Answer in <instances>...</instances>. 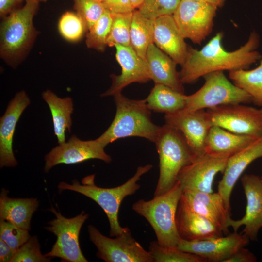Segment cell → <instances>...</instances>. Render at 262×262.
Returning a JSON list of instances; mask_svg holds the SVG:
<instances>
[{
  "mask_svg": "<svg viewBox=\"0 0 262 262\" xmlns=\"http://www.w3.org/2000/svg\"><path fill=\"white\" fill-rule=\"evenodd\" d=\"M223 33H217L201 49L188 46L187 53L179 72L182 84H191L211 72L246 69L262 56L257 50L260 36L252 31L245 44L238 49L228 51L222 45Z\"/></svg>",
  "mask_w": 262,
  "mask_h": 262,
  "instance_id": "1",
  "label": "cell"
},
{
  "mask_svg": "<svg viewBox=\"0 0 262 262\" xmlns=\"http://www.w3.org/2000/svg\"><path fill=\"white\" fill-rule=\"evenodd\" d=\"M152 165L147 164L137 167L134 175L126 182L117 187L102 188L95 183V175L83 178L80 183L77 180L72 184L61 182L58 188L61 190H70L82 194L96 202L104 211L110 224V236H117L125 231L127 227H122L119 222V208L123 199L134 194L140 188L137 182L141 177L148 172Z\"/></svg>",
  "mask_w": 262,
  "mask_h": 262,
  "instance_id": "2",
  "label": "cell"
},
{
  "mask_svg": "<svg viewBox=\"0 0 262 262\" xmlns=\"http://www.w3.org/2000/svg\"><path fill=\"white\" fill-rule=\"evenodd\" d=\"M116 110L110 126L97 140L104 147L121 138L140 137L154 143L161 127L151 119L145 99H129L118 93L114 96Z\"/></svg>",
  "mask_w": 262,
  "mask_h": 262,
  "instance_id": "3",
  "label": "cell"
},
{
  "mask_svg": "<svg viewBox=\"0 0 262 262\" xmlns=\"http://www.w3.org/2000/svg\"><path fill=\"white\" fill-rule=\"evenodd\" d=\"M182 189L180 182L165 193L149 200L140 199L132 205L133 210L144 217L153 228L158 244L167 247H177L181 239L176 216Z\"/></svg>",
  "mask_w": 262,
  "mask_h": 262,
  "instance_id": "4",
  "label": "cell"
},
{
  "mask_svg": "<svg viewBox=\"0 0 262 262\" xmlns=\"http://www.w3.org/2000/svg\"><path fill=\"white\" fill-rule=\"evenodd\" d=\"M159 157V177L154 196L169 191L178 180L180 171L196 160L181 133L165 124L155 140Z\"/></svg>",
  "mask_w": 262,
  "mask_h": 262,
  "instance_id": "5",
  "label": "cell"
},
{
  "mask_svg": "<svg viewBox=\"0 0 262 262\" xmlns=\"http://www.w3.org/2000/svg\"><path fill=\"white\" fill-rule=\"evenodd\" d=\"M39 2L26 0L22 7L13 10L1 24L0 56L11 65L21 58L35 38L33 19Z\"/></svg>",
  "mask_w": 262,
  "mask_h": 262,
  "instance_id": "6",
  "label": "cell"
},
{
  "mask_svg": "<svg viewBox=\"0 0 262 262\" xmlns=\"http://www.w3.org/2000/svg\"><path fill=\"white\" fill-rule=\"evenodd\" d=\"M203 86L195 93L185 95L183 110L196 111L234 104L251 102L249 95L231 83L222 71L209 73L203 77Z\"/></svg>",
  "mask_w": 262,
  "mask_h": 262,
  "instance_id": "7",
  "label": "cell"
},
{
  "mask_svg": "<svg viewBox=\"0 0 262 262\" xmlns=\"http://www.w3.org/2000/svg\"><path fill=\"white\" fill-rule=\"evenodd\" d=\"M55 218L48 222L45 229L56 236V241L51 250L45 255L48 257H58L68 262H87L81 250L79 235L82 226L89 215L82 211L78 215L66 218L51 207L49 209Z\"/></svg>",
  "mask_w": 262,
  "mask_h": 262,
  "instance_id": "8",
  "label": "cell"
},
{
  "mask_svg": "<svg viewBox=\"0 0 262 262\" xmlns=\"http://www.w3.org/2000/svg\"><path fill=\"white\" fill-rule=\"evenodd\" d=\"M88 231L91 241L98 249L97 256L106 262H153L147 251L127 229L115 238L103 235L95 226L90 225Z\"/></svg>",
  "mask_w": 262,
  "mask_h": 262,
  "instance_id": "9",
  "label": "cell"
},
{
  "mask_svg": "<svg viewBox=\"0 0 262 262\" xmlns=\"http://www.w3.org/2000/svg\"><path fill=\"white\" fill-rule=\"evenodd\" d=\"M206 111L212 126L257 138L262 135V108L234 104L214 107Z\"/></svg>",
  "mask_w": 262,
  "mask_h": 262,
  "instance_id": "10",
  "label": "cell"
},
{
  "mask_svg": "<svg viewBox=\"0 0 262 262\" xmlns=\"http://www.w3.org/2000/svg\"><path fill=\"white\" fill-rule=\"evenodd\" d=\"M217 9L207 3L181 0L173 16L183 37L200 44L212 31Z\"/></svg>",
  "mask_w": 262,
  "mask_h": 262,
  "instance_id": "11",
  "label": "cell"
},
{
  "mask_svg": "<svg viewBox=\"0 0 262 262\" xmlns=\"http://www.w3.org/2000/svg\"><path fill=\"white\" fill-rule=\"evenodd\" d=\"M164 120L166 124L175 128L181 133L196 160L206 154L205 140L212 126L205 109L196 111L182 109L166 114Z\"/></svg>",
  "mask_w": 262,
  "mask_h": 262,
  "instance_id": "12",
  "label": "cell"
},
{
  "mask_svg": "<svg viewBox=\"0 0 262 262\" xmlns=\"http://www.w3.org/2000/svg\"><path fill=\"white\" fill-rule=\"evenodd\" d=\"M104 148L97 139L83 141L72 135L67 142L59 144L45 156L44 172L59 164H75L93 159L109 163L112 159Z\"/></svg>",
  "mask_w": 262,
  "mask_h": 262,
  "instance_id": "13",
  "label": "cell"
},
{
  "mask_svg": "<svg viewBox=\"0 0 262 262\" xmlns=\"http://www.w3.org/2000/svg\"><path fill=\"white\" fill-rule=\"evenodd\" d=\"M249 240L244 233L234 231L226 236L201 241H188L181 239L177 248L200 256L208 262H224L239 249L248 245Z\"/></svg>",
  "mask_w": 262,
  "mask_h": 262,
  "instance_id": "14",
  "label": "cell"
},
{
  "mask_svg": "<svg viewBox=\"0 0 262 262\" xmlns=\"http://www.w3.org/2000/svg\"><path fill=\"white\" fill-rule=\"evenodd\" d=\"M246 199V206L244 216L235 220L230 219L229 227L237 231L242 226L243 233L250 240L257 241L259 230L262 228V182L261 178L253 174H245L241 179Z\"/></svg>",
  "mask_w": 262,
  "mask_h": 262,
  "instance_id": "15",
  "label": "cell"
},
{
  "mask_svg": "<svg viewBox=\"0 0 262 262\" xmlns=\"http://www.w3.org/2000/svg\"><path fill=\"white\" fill-rule=\"evenodd\" d=\"M228 159L205 154L184 167L178 176L182 191L213 193L214 177L219 172L223 173Z\"/></svg>",
  "mask_w": 262,
  "mask_h": 262,
  "instance_id": "16",
  "label": "cell"
},
{
  "mask_svg": "<svg viewBox=\"0 0 262 262\" xmlns=\"http://www.w3.org/2000/svg\"><path fill=\"white\" fill-rule=\"evenodd\" d=\"M115 47V57L121 67V72L119 75L110 76L111 86L101 94L102 97L114 96L132 83H146L151 80L147 61L139 56L131 46L116 45Z\"/></svg>",
  "mask_w": 262,
  "mask_h": 262,
  "instance_id": "17",
  "label": "cell"
},
{
  "mask_svg": "<svg viewBox=\"0 0 262 262\" xmlns=\"http://www.w3.org/2000/svg\"><path fill=\"white\" fill-rule=\"evenodd\" d=\"M30 103L26 93L22 90L9 102L0 120V166L12 167L17 164L13 150V140L17 122Z\"/></svg>",
  "mask_w": 262,
  "mask_h": 262,
  "instance_id": "18",
  "label": "cell"
},
{
  "mask_svg": "<svg viewBox=\"0 0 262 262\" xmlns=\"http://www.w3.org/2000/svg\"><path fill=\"white\" fill-rule=\"evenodd\" d=\"M180 201L219 228L225 235L230 233L229 222L231 218L230 210L218 192L182 191Z\"/></svg>",
  "mask_w": 262,
  "mask_h": 262,
  "instance_id": "19",
  "label": "cell"
},
{
  "mask_svg": "<svg viewBox=\"0 0 262 262\" xmlns=\"http://www.w3.org/2000/svg\"><path fill=\"white\" fill-rule=\"evenodd\" d=\"M262 157V135L243 149L228 159L222 179L218 184V193L227 207L231 210L230 197L233 187L247 167Z\"/></svg>",
  "mask_w": 262,
  "mask_h": 262,
  "instance_id": "20",
  "label": "cell"
},
{
  "mask_svg": "<svg viewBox=\"0 0 262 262\" xmlns=\"http://www.w3.org/2000/svg\"><path fill=\"white\" fill-rule=\"evenodd\" d=\"M184 39L173 15L162 16L154 20L153 43L181 66L185 60L188 46Z\"/></svg>",
  "mask_w": 262,
  "mask_h": 262,
  "instance_id": "21",
  "label": "cell"
},
{
  "mask_svg": "<svg viewBox=\"0 0 262 262\" xmlns=\"http://www.w3.org/2000/svg\"><path fill=\"white\" fill-rule=\"evenodd\" d=\"M176 225L181 239L201 241L222 236L223 231L208 219L179 201L176 216Z\"/></svg>",
  "mask_w": 262,
  "mask_h": 262,
  "instance_id": "22",
  "label": "cell"
},
{
  "mask_svg": "<svg viewBox=\"0 0 262 262\" xmlns=\"http://www.w3.org/2000/svg\"><path fill=\"white\" fill-rule=\"evenodd\" d=\"M257 137L230 132L221 127L212 126L207 134L205 154L220 158H229L253 142Z\"/></svg>",
  "mask_w": 262,
  "mask_h": 262,
  "instance_id": "23",
  "label": "cell"
},
{
  "mask_svg": "<svg viewBox=\"0 0 262 262\" xmlns=\"http://www.w3.org/2000/svg\"><path fill=\"white\" fill-rule=\"evenodd\" d=\"M146 61L151 80L155 84H162L184 94L183 84L176 70V63L154 43H151L147 49Z\"/></svg>",
  "mask_w": 262,
  "mask_h": 262,
  "instance_id": "24",
  "label": "cell"
},
{
  "mask_svg": "<svg viewBox=\"0 0 262 262\" xmlns=\"http://www.w3.org/2000/svg\"><path fill=\"white\" fill-rule=\"evenodd\" d=\"M8 191L2 189L0 196V219L10 222L24 229H30L33 213L39 205L35 198H15L9 197Z\"/></svg>",
  "mask_w": 262,
  "mask_h": 262,
  "instance_id": "25",
  "label": "cell"
},
{
  "mask_svg": "<svg viewBox=\"0 0 262 262\" xmlns=\"http://www.w3.org/2000/svg\"><path fill=\"white\" fill-rule=\"evenodd\" d=\"M43 99L48 105L52 118L54 132L58 144L66 142V131L71 132L72 124L71 114L73 103L70 97L60 98L50 90L42 94Z\"/></svg>",
  "mask_w": 262,
  "mask_h": 262,
  "instance_id": "26",
  "label": "cell"
},
{
  "mask_svg": "<svg viewBox=\"0 0 262 262\" xmlns=\"http://www.w3.org/2000/svg\"><path fill=\"white\" fill-rule=\"evenodd\" d=\"M151 111L165 114L182 110L185 106V95L162 84H155L145 99Z\"/></svg>",
  "mask_w": 262,
  "mask_h": 262,
  "instance_id": "27",
  "label": "cell"
},
{
  "mask_svg": "<svg viewBox=\"0 0 262 262\" xmlns=\"http://www.w3.org/2000/svg\"><path fill=\"white\" fill-rule=\"evenodd\" d=\"M154 20L142 16L138 10H134L130 31L131 44L139 56L146 60L147 49L153 43Z\"/></svg>",
  "mask_w": 262,
  "mask_h": 262,
  "instance_id": "28",
  "label": "cell"
},
{
  "mask_svg": "<svg viewBox=\"0 0 262 262\" xmlns=\"http://www.w3.org/2000/svg\"><path fill=\"white\" fill-rule=\"evenodd\" d=\"M229 77L235 85L249 95L251 102L262 107V57L256 68L229 71Z\"/></svg>",
  "mask_w": 262,
  "mask_h": 262,
  "instance_id": "29",
  "label": "cell"
},
{
  "mask_svg": "<svg viewBox=\"0 0 262 262\" xmlns=\"http://www.w3.org/2000/svg\"><path fill=\"white\" fill-rule=\"evenodd\" d=\"M133 12L112 14V22L107 39V46H131L130 31Z\"/></svg>",
  "mask_w": 262,
  "mask_h": 262,
  "instance_id": "30",
  "label": "cell"
},
{
  "mask_svg": "<svg viewBox=\"0 0 262 262\" xmlns=\"http://www.w3.org/2000/svg\"><path fill=\"white\" fill-rule=\"evenodd\" d=\"M149 251L154 262H207L197 255L181 251L177 247H163L157 241L150 243Z\"/></svg>",
  "mask_w": 262,
  "mask_h": 262,
  "instance_id": "31",
  "label": "cell"
},
{
  "mask_svg": "<svg viewBox=\"0 0 262 262\" xmlns=\"http://www.w3.org/2000/svg\"><path fill=\"white\" fill-rule=\"evenodd\" d=\"M112 22V14L106 9L101 17L88 30L85 42L88 48L100 52L104 51Z\"/></svg>",
  "mask_w": 262,
  "mask_h": 262,
  "instance_id": "32",
  "label": "cell"
},
{
  "mask_svg": "<svg viewBox=\"0 0 262 262\" xmlns=\"http://www.w3.org/2000/svg\"><path fill=\"white\" fill-rule=\"evenodd\" d=\"M58 29L61 35L71 42L79 40L87 30L81 17L77 13L70 12H67L62 16L59 21Z\"/></svg>",
  "mask_w": 262,
  "mask_h": 262,
  "instance_id": "33",
  "label": "cell"
},
{
  "mask_svg": "<svg viewBox=\"0 0 262 262\" xmlns=\"http://www.w3.org/2000/svg\"><path fill=\"white\" fill-rule=\"evenodd\" d=\"M181 0H144L138 8L146 18L155 20L165 15H173Z\"/></svg>",
  "mask_w": 262,
  "mask_h": 262,
  "instance_id": "34",
  "label": "cell"
},
{
  "mask_svg": "<svg viewBox=\"0 0 262 262\" xmlns=\"http://www.w3.org/2000/svg\"><path fill=\"white\" fill-rule=\"evenodd\" d=\"M51 258L41 253L36 236H32L14 253L10 262H48Z\"/></svg>",
  "mask_w": 262,
  "mask_h": 262,
  "instance_id": "35",
  "label": "cell"
},
{
  "mask_svg": "<svg viewBox=\"0 0 262 262\" xmlns=\"http://www.w3.org/2000/svg\"><path fill=\"white\" fill-rule=\"evenodd\" d=\"M74 0V7L76 13L82 19L88 30L101 17L106 11L102 2L96 0Z\"/></svg>",
  "mask_w": 262,
  "mask_h": 262,
  "instance_id": "36",
  "label": "cell"
},
{
  "mask_svg": "<svg viewBox=\"0 0 262 262\" xmlns=\"http://www.w3.org/2000/svg\"><path fill=\"white\" fill-rule=\"evenodd\" d=\"M29 231L4 220L0 222V239L4 241L15 252L30 238Z\"/></svg>",
  "mask_w": 262,
  "mask_h": 262,
  "instance_id": "37",
  "label": "cell"
},
{
  "mask_svg": "<svg viewBox=\"0 0 262 262\" xmlns=\"http://www.w3.org/2000/svg\"><path fill=\"white\" fill-rule=\"evenodd\" d=\"M102 3L112 14L127 13L135 10L131 0H105Z\"/></svg>",
  "mask_w": 262,
  "mask_h": 262,
  "instance_id": "38",
  "label": "cell"
},
{
  "mask_svg": "<svg viewBox=\"0 0 262 262\" xmlns=\"http://www.w3.org/2000/svg\"><path fill=\"white\" fill-rule=\"evenodd\" d=\"M256 256L248 249L242 247L224 262H256Z\"/></svg>",
  "mask_w": 262,
  "mask_h": 262,
  "instance_id": "39",
  "label": "cell"
},
{
  "mask_svg": "<svg viewBox=\"0 0 262 262\" xmlns=\"http://www.w3.org/2000/svg\"><path fill=\"white\" fill-rule=\"evenodd\" d=\"M14 253V252L11 248L0 239V262H10Z\"/></svg>",
  "mask_w": 262,
  "mask_h": 262,
  "instance_id": "40",
  "label": "cell"
},
{
  "mask_svg": "<svg viewBox=\"0 0 262 262\" xmlns=\"http://www.w3.org/2000/svg\"><path fill=\"white\" fill-rule=\"evenodd\" d=\"M16 0H0V14L3 16L11 13Z\"/></svg>",
  "mask_w": 262,
  "mask_h": 262,
  "instance_id": "41",
  "label": "cell"
},
{
  "mask_svg": "<svg viewBox=\"0 0 262 262\" xmlns=\"http://www.w3.org/2000/svg\"><path fill=\"white\" fill-rule=\"evenodd\" d=\"M198 2H202L210 4L216 7H220L224 5L225 0H189Z\"/></svg>",
  "mask_w": 262,
  "mask_h": 262,
  "instance_id": "42",
  "label": "cell"
},
{
  "mask_svg": "<svg viewBox=\"0 0 262 262\" xmlns=\"http://www.w3.org/2000/svg\"><path fill=\"white\" fill-rule=\"evenodd\" d=\"M144 0H131V2L133 8L135 9L139 8Z\"/></svg>",
  "mask_w": 262,
  "mask_h": 262,
  "instance_id": "43",
  "label": "cell"
},
{
  "mask_svg": "<svg viewBox=\"0 0 262 262\" xmlns=\"http://www.w3.org/2000/svg\"><path fill=\"white\" fill-rule=\"evenodd\" d=\"M97 1H98L99 2H103V1H104L105 0H96Z\"/></svg>",
  "mask_w": 262,
  "mask_h": 262,
  "instance_id": "44",
  "label": "cell"
},
{
  "mask_svg": "<svg viewBox=\"0 0 262 262\" xmlns=\"http://www.w3.org/2000/svg\"><path fill=\"white\" fill-rule=\"evenodd\" d=\"M38 0V1H46V0Z\"/></svg>",
  "mask_w": 262,
  "mask_h": 262,
  "instance_id": "45",
  "label": "cell"
},
{
  "mask_svg": "<svg viewBox=\"0 0 262 262\" xmlns=\"http://www.w3.org/2000/svg\"><path fill=\"white\" fill-rule=\"evenodd\" d=\"M261 180H262V177L261 178Z\"/></svg>",
  "mask_w": 262,
  "mask_h": 262,
  "instance_id": "46",
  "label": "cell"
}]
</instances>
